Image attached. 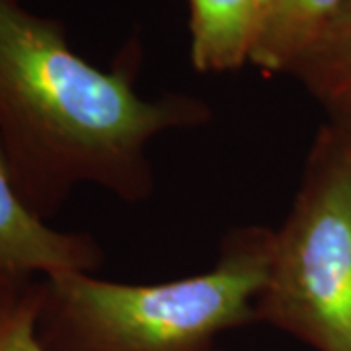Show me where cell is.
<instances>
[{
	"label": "cell",
	"mask_w": 351,
	"mask_h": 351,
	"mask_svg": "<svg viewBox=\"0 0 351 351\" xmlns=\"http://www.w3.org/2000/svg\"><path fill=\"white\" fill-rule=\"evenodd\" d=\"M211 119V106L189 94L143 98L125 63L101 71L71 47L59 20L0 0V143L16 193L39 219L59 213L80 184L147 201L152 138Z\"/></svg>",
	"instance_id": "obj_1"
},
{
	"label": "cell",
	"mask_w": 351,
	"mask_h": 351,
	"mask_svg": "<svg viewBox=\"0 0 351 351\" xmlns=\"http://www.w3.org/2000/svg\"><path fill=\"white\" fill-rule=\"evenodd\" d=\"M274 244V228L232 226L211 269L152 285L82 271L41 277L39 343L47 351H217L221 334L256 324Z\"/></svg>",
	"instance_id": "obj_2"
},
{
	"label": "cell",
	"mask_w": 351,
	"mask_h": 351,
	"mask_svg": "<svg viewBox=\"0 0 351 351\" xmlns=\"http://www.w3.org/2000/svg\"><path fill=\"white\" fill-rule=\"evenodd\" d=\"M267 324L314 351H351V141L318 129L254 302Z\"/></svg>",
	"instance_id": "obj_3"
},
{
	"label": "cell",
	"mask_w": 351,
	"mask_h": 351,
	"mask_svg": "<svg viewBox=\"0 0 351 351\" xmlns=\"http://www.w3.org/2000/svg\"><path fill=\"white\" fill-rule=\"evenodd\" d=\"M101 263L104 250L92 234L57 230L25 207L0 143V289L63 271L96 274Z\"/></svg>",
	"instance_id": "obj_4"
},
{
	"label": "cell",
	"mask_w": 351,
	"mask_h": 351,
	"mask_svg": "<svg viewBox=\"0 0 351 351\" xmlns=\"http://www.w3.org/2000/svg\"><path fill=\"white\" fill-rule=\"evenodd\" d=\"M189 55L199 73L250 63L263 20L262 0H188Z\"/></svg>",
	"instance_id": "obj_5"
},
{
	"label": "cell",
	"mask_w": 351,
	"mask_h": 351,
	"mask_svg": "<svg viewBox=\"0 0 351 351\" xmlns=\"http://www.w3.org/2000/svg\"><path fill=\"white\" fill-rule=\"evenodd\" d=\"M351 0H269L250 63L265 75H291L306 49Z\"/></svg>",
	"instance_id": "obj_6"
},
{
	"label": "cell",
	"mask_w": 351,
	"mask_h": 351,
	"mask_svg": "<svg viewBox=\"0 0 351 351\" xmlns=\"http://www.w3.org/2000/svg\"><path fill=\"white\" fill-rule=\"evenodd\" d=\"M291 75L326 112L351 106V4L306 49Z\"/></svg>",
	"instance_id": "obj_7"
},
{
	"label": "cell",
	"mask_w": 351,
	"mask_h": 351,
	"mask_svg": "<svg viewBox=\"0 0 351 351\" xmlns=\"http://www.w3.org/2000/svg\"><path fill=\"white\" fill-rule=\"evenodd\" d=\"M39 302L41 277L0 289V351H47L36 332Z\"/></svg>",
	"instance_id": "obj_8"
},
{
	"label": "cell",
	"mask_w": 351,
	"mask_h": 351,
	"mask_svg": "<svg viewBox=\"0 0 351 351\" xmlns=\"http://www.w3.org/2000/svg\"><path fill=\"white\" fill-rule=\"evenodd\" d=\"M328 119L341 127L351 141V106L339 108V110H334V112H328Z\"/></svg>",
	"instance_id": "obj_9"
},
{
	"label": "cell",
	"mask_w": 351,
	"mask_h": 351,
	"mask_svg": "<svg viewBox=\"0 0 351 351\" xmlns=\"http://www.w3.org/2000/svg\"><path fill=\"white\" fill-rule=\"evenodd\" d=\"M263 2V14H265V8H267V2H269V0H262Z\"/></svg>",
	"instance_id": "obj_10"
}]
</instances>
